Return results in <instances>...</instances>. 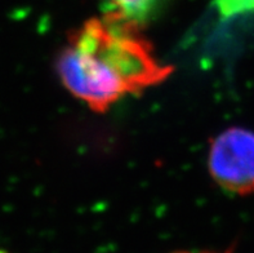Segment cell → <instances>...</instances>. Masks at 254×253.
I'll list each match as a JSON object with an SVG mask.
<instances>
[{"mask_svg": "<svg viewBox=\"0 0 254 253\" xmlns=\"http://www.w3.org/2000/svg\"><path fill=\"white\" fill-rule=\"evenodd\" d=\"M68 92L96 112L128 94L159 85L173 73L161 62L142 30L109 17H94L71 32L56 60Z\"/></svg>", "mask_w": 254, "mask_h": 253, "instance_id": "1", "label": "cell"}, {"mask_svg": "<svg viewBox=\"0 0 254 253\" xmlns=\"http://www.w3.org/2000/svg\"><path fill=\"white\" fill-rule=\"evenodd\" d=\"M208 170L213 181L227 192L254 194V132L231 127L213 138Z\"/></svg>", "mask_w": 254, "mask_h": 253, "instance_id": "2", "label": "cell"}, {"mask_svg": "<svg viewBox=\"0 0 254 253\" xmlns=\"http://www.w3.org/2000/svg\"><path fill=\"white\" fill-rule=\"evenodd\" d=\"M171 0H101L102 16L143 30L164 12Z\"/></svg>", "mask_w": 254, "mask_h": 253, "instance_id": "3", "label": "cell"}, {"mask_svg": "<svg viewBox=\"0 0 254 253\" xmlns=\"http://www.w3.org/2000/svg\"><path fill=\"white\" fill-rule=\"evenodd\" d=\"M223 13H236L254 8V0H217Z\"/></svg>", "mask_w": 254, "mask_h": 253, "instance_id": "4", "label": "cell"}, {"mask_svg": "<svg viewBox=\"0 0 254 253\" xmlns=\"http://www.w3.org/2000/svg\"><path fill=\"white\" fill-rule=\"evenodd\" d=\"M173 253H232V250L223 251V252H214V251H177Z\"/></svg>", "mask_w": 254, "mask_h": 253, "instance_id": "5", "label": "cell"}, {"mask_svg": "<svg viewBox=\"0 0 254 253\" xmlns=\"http://www.w3.org/2000/svg\"><path fill=\"white\" fill-rule=\"evenodd\" d=\"M0 253H3V252H0Z\"/></svg>", "mask_w": 254, "mask_h": 253, "instance_id": "6", "label": "cell"}]
</instances>
